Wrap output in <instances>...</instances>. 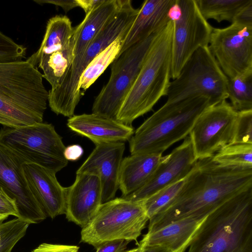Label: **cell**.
<instances>
[{
  "label": "cell",
  "instance_id": "1",
  "mask_svg": "<svg viewBox=\"0 0 252 252\" xmlns=\"http://www.w3.org/2000/svg\"><path fill=\"white\" fill-rule=\"evenodd\" d=\"M212 157L197 160L176 197L149 219L147 233L187 217L209 215L252 187V167L221 165Z\"/></svg>",
  "mask_w": 252,
  "mask_h": 252
},
{
  "label": "cell",
  "instance_id": "2",
  "mask_svg": "<svg viewBox=\"0 0 252 252\" xmlns=\"http://www.w3.org/2000/svg\"><path fill=\"white\" fill-rule=\"evenodd\" d=\"M43 78L27 61L0 63V124L18 127L43 122L49 96Z\"/></svg>",
  "mask_w": 252,
  "mask_h": 252
},
{
  "label": "cell",
  "instance_id": "3",
  "mask_svg": "<svg viewBox=\"0 0 252 252\" xmlns=\"http://www.w3.org/2000/svg\"><path fill=\"white\" fill-rule=\"evenodd\" d=\"M188 252H252V187L210 213Z\"/></svg>",
  "mask_w": 252,
  "mask_h": 252
},
{
  "label": "cell",
  "instance_id": "4",
  "mask_svg": "<svg viewBox=\"0 0 252 252\" xmlns=\"http://www.w3.org/2000/svg\"><path fill=\"white\" fill-rule=\"evenodd\" d=\"M174 21L171 19L156 34L139 75L124 101L117 120L131 126L151 111L163 96L170 82Z\"/></svg>",
  "mask_w": 252,
  "mask_h": 252
},
{
  "label": "cell",
  "instance_id": "5",
  "mask_svg": "<svg viewBox=\"0 0 252 252\" xmlns=\"http://www.w3.org/2000/svg\"><path fill=\"white\" fill-rule=\"evenodd\" d=\"M211 105L203 96L165 103L134 132L129 140L131 155L162 154L187 137L197 119Z\"/></svg>",
  "mask_w": 252,
  "mask_h": 252
},
{
  "label": "cell",
  "instance_id": "6",
  "mask_svg": "<svg viewBox=\"0 0 252 252\" xmlns=\"http://www.w3.org/2000/svg\"><path fill=\"white\" fill-rule=\"evenodd\" d=\"M139 9L135 8L130 0H121L116 12L88 46L73 76L64 84L48 92V102L53 112L69 118L74 115L82 98L78 91V84L82 73L100 53L131 27Z\"/></svg>",
  "mask_w": 252,
  "mask_h": 252
},
{
  "label": "cell",
  "instance_id": "7",
  "mask_svg": "<svg viewBox=\"0 0 252 252\" xmlns=\"http://www.w3.org/2000/svg\"><path fill=\"white\" fill-rule=\"evenodd\" d=\"M149 219L143 201L123 197L102 203L81 231V241L94 248L109 241H137Z\"/></svg>",
  "mask_w": 252,
  "mask_h": 252
},
{
  "label": "cell",
  "instance_id": "8",
  "mask_svg": "<svg viewBox=\"0 0 252 252\" xmlns=\"http://www.w3.org/2000/svg\"><path fill=\"white\" fill-rule=\"evenodd\" d=\"M227 83V77L208 46L201 47L186 62L178 76L170 81L165 103L203 96L213 105L228 98Z\"/></svg>",
  "mask_w": 252,
  "mask_h": 252
},
{
  "label": "cell",
  "instance_id": "9",
  "mask_svg": "<svg viewBox=\"0 0 252 252\" xmlns=\"http://www.w3.org/2000/svg\"><path fill=\"white\" fill-rule=\"evenodd\" d=\"M0 143L25 163L37 164L56 174L68 163L62 138L50 124L4 126L0 129Z\"/></svg>",
  "mask_w": 252,
  "mask_h": 252
},
{
  "label": "cell",
  "instance_id": "10",
  "mask_svg": "<svg viewBox=\"0 0 252 252\" xmlns=\"http://www.w3.org/2000/svg\"><path fill=\"white\" fill-rule=\"evenodd\" d=\"M157 33L130 46L112 63L109 80L95 98L92 113L117 120Z\"/></svg>",
  "mask_w": 252,
  "mask_h": 252
},
{
  "label": "cell",
  "instance_id": "11",
  "mask_svg": "<svg viewBox=\"0 0 252 252\" xmlns=\"http://www.w3.org/2000/svg\"><path fill=\"white\" fill-rule=\"evenodd\" d=\"M173 10L171 77L173 80L197 49L208 46L213 28L202 16L195 0H176Z\"/></svg>",
  "mask_w": 252,
  "mask_h": 252
},
{
  "label": "cell",
  "instance_id": "12",
  "mask_svg": "<svg viewBox=\"0 0 252 252\" xmlns=\"http://www.w3.org/2000/svg\"><path fill=\"white\" fill-rule=\"evenodd\" d=\"M237 117L238 112L226 100L200 115L189 133L197 160L212 157L233 143Z\"/></svg>",
  "mask_w": 252,
  "mask_h": 252
},
{
  "label": "cell",
  "instance_id": "13",
  "mask_svg": "<svg viewBox=\"0 0 252 252\" xmlns=\"http://www.w3.org/2000/svg\"><path fill=\"white\" fill-rule=\"evenodd\" d=\"M208 48L228 79L252 71V26L213 28Z\"/></svg>",
  "mask_w": 252,
  "mask_h": 252
},
{
  "label": "cell",
  "instance_id": "14",
  "mask_svg": "<svg viewBox=\"0 0 252 252\" xmlns=\"http://www.w3.org/2000/svg\"><path fill=\"white\" fill-rule=\"evenodd\" d=\"M24 163L0 143V187L15 200L18 218L29 224L38 223L47 216L29 188L23 172Z\"/></svg>",
  "mask_w": 252,
  "mask_h": 252
},
{
  "label": "cell",
  "instance_id": "15",
  "mask_svg": "<svg viewBox=\"0 0 252 252\" xmlns=\"http://www.w3.org/2000/svg\"><path fill=\"white\" fill-rule=\"evenodd\" d=\"M184 139L181 145L163 156L153 175L143 187L123 198L143 201L161 189L185 179L192 170L197 159L189 136Z\"/></svg>",
  "mask_w": 252,
  "mask_h": 252
},
{
  "label": "cell",
  "instance_id": "16",
  "mask_svg": "<svg viewBox=\"0 0 252 252\" xmlns=\"http://www.w3.org/2000/svg\"><path fill=\"white\" fill-rule=\"evenodd\" d=\"M125 149L124 142L95 145V147L77 170L97 176L102 189V203L114 198L119 189V173Z\"/></svg>",
  "mask_w": 252,
  "mask_h": 252
},
{
  "label": "cell",
  "instance_id": "17",
  "mask_svg": "<svg viewBox=\"0 0 252 252\" xmlns=\"http://www.w3.org/2000/svg\"><path fill=\"white\" fill-rule=\"evenodd\" d=\"M102 204V189L95 175L77 173L74 183L66 188V218L82 228L96 213Z\"/></svg>",
  "mask_w": 252,
  "mask_h": 252
},
{
  "label": "cell",
  "instance_id": "18",
  "mask_svg": "<svg viewBox=\"0 0 252 252\" xmlns=\"http://www.w3.org/2000/svg\"><path fill=\"white\" fill-rule=\"evenodd\" d=\"M22 167L31 191L47 216L54 219L65 214L66 188L59 183L56 173L33 163Z\"/></svg>",
  "mask_w": 252,
  "mask_h": 252
},
{
  "label": "cell",
  "instance_id": "19",
  "mask_svg": "<svg viewBox=\"0 0 252 252\" xmlns=\"http://www.w3.org/2000/svg\"><path fill=\"white\" fill-rule=\"evenodd\" d=\"M67 126L95 145L125 142L129 140L134 132L131 126L93 113L73 115L68 119Z\"/></svg>",
  "mask_w": 252,
  "mask_h": 252
},
{
  "label": "cell",
  "instance_id": "20",
  "mask_svg": "<svg viewBox=\"0 0 252 252\" xmlns=\"http://www.w3.org/2000/svg\"><path fill=\"white\" fill-rule=\"evenodd\" d=\"M176 0H146L139 9L118 57L126 49L152 34L158 32L172 19Z\"/></svg>",
  "mask_w": 252,
  "mask_h": 252
},
{
  "label": "cell",
  "instance_id": "21",
  "mask_svg": "<svg viewBox=\"0 0 252 252\" xmlns=\"http://www.w3.org/2000/svg\"><path fill=\"white\" fill-rule=\"evenodd\" d=\"M208 215L187 217L144 235L140 243L158 245L172 252H185Z\"/></svg>",
  "mask_w": 252,
  "mask_h": 252
},
{
  "label": "cell",
  "instance_id": "22",
  "mask_svg": "<svg viewBox=\"0 0 252 252\" xmlns=\"http://www.w3.org/2000/svg\"><path fill=\"white\" fill-rule=\"evenodd\" d=\"M162 154H134L123 158L119 179L121 197L132 194L150 180L163 158Z\"/></svg>",
  "mask_w": 252,
  "mask_h": 252
},
{
  "label": "cell",
  "instance_id": "23",
  "mask_svg": "<svg viewBox=\"0 0 252 252\" xmlns=\"http://www.w3.org/2000/svg\"><path fill=\"white\" fill-rule=\"evenodd\" d=\"M76 29L66 16L56 15L48 21L40 46L28 58L34 59L63 50L75 41Z\"/></svg>",
  "mask_w": 252,
  "mask_h": 252
},
{
  "label": "cell",
  "instance_id": "24",
  "mask_svg": "<svg viewBox=\"0 0 252 252\" xmlns=\"http://www.w3.org/2000/svg\"><path fill=\"white\" fill-rule=\"evenodd\" d=\"M130 28L100 53L83 71L78 84V91L82 97L106 68L118 57Z\"/></svg>",
  "mask_w": 252,
  "mask_h": 252
},
{
  "label": "cell",
  "instance_id": "25",
  "mask_svg": "<svg viewBox=\"0 0 252 252\" xmlns=\"http://www.w3.org/2000/svg\"><path fill=\"white\" fill-rule=\"evenodd\" d=\"M198 8L206 20L213 19L231 23L238 13L252 0H195Z\"/></svg>",
  "mask_w": 252,
  "mask_h": 252
},
{
  "label": "cell",
  "instance_id": "26",
  "mask_svg": "<svg viewBox=\"0 0 252 252\" xmlns=\"http://www.w3.org/2000/svg\"><path fill=\"white\" fill-rule=\"evenodd\" d=\"M228 98L237 112L252 110V71L228 79Z\"/></svg>",
  "mask_w": 252,
  "mask_h": 252
},
{
  "label": "cell",
  "instance_id": "27",
  "mask_svg": "<svg viewBox=\"0 0 252 252\" xmlns=\"http://www.w3.org/2000/svg\"><path fill=\"white\" fill-rule=\"evenodd\" d=\"M217 163L224 166L252 167V144L231 143L212 157Z\"/></svg>",
  "mask_w": 252,
  "mask_h": 252
},
{
  "label": "cell",
  "instance_id": "28",
  "mask_svg": "<svg viewBox=\"0 0 252 252\" xmlns=\"http://www.w3.org/2000/svg\"><path fill=\"white\" fill-rule=\"evenodd\" d=\"M30 224L18 218L0 223V252H11L26 234Z\"/></svg>",
  "mask_w": 252,
  "mask_h": 252
},
{
  "label": "cell",
  "instance_id": "29",
  "mask_svg": "<svg viewBox=\"0 0 252 252\" xmlns=\"http://www.w3.org/2000/svg\"><path fill=\"white\" fill-rule=\"evenodd\" d=\"M185 179L167 186L143 200L149 219L168 205L178 195L182 188Z\"/></svg>",
  "mask_w": 252,
  "mask_h": 252
},
{
  "label": "cell",
  "instance_id": "30",
  "mask_svg": "<svg viewBox=\"0 0 252 252\" xmlns=\"http://www.w3.org/2000/svg\"><path fill=\"white\" fill-rule=\"evenodd\" d=\"M26 48L0 32V63L22 61Z\"/></svg>",
  "mask_w": 252,
  "mask_h": 252
},
{
  "label": "cell",
  "instance_id": "31",
  "mask_svg": "<svg viewBox=\"0 0 252 252\" xmlns=\"http://www.w3.org/2000/svg\"><path fill=\"white\" fill-rule=\"evenodd\" d=\"M233 143L252 144V110L238 112Z\"/></svg>",
  "mask_w": 252,
  "mask_h": 252
},
{
  "label": "cell",
  "instance_id": "32",
  "mask_svg": "<svg viewBox=\"0 0 252 252\" xmlns=\"http://www.w3.org/2000/svg\"><path fill=\"white\" fill-rule=\"evenodd\" d=\"M0 214L12 215L19 218V213L15 200L0 187Z\"/></svg>",
  "mask_w": 252,
  "mask_h": 252
},
{
  "label": "cell",
  "instance_id": "33",
  "mask_svg": "<svg viewBox=\"0 0 252 252\" xmlns=\"http://www.w3.org/2000/svg\"><path fill=\"white\" fill-rule=\"evenodd\" d=\"M129 242L125 240L106 241L95 247V252H124Z\"/></svg>",
  "mask_w": 252,
  "mask_h": 252
},
{
  "label": "cell",
  "instance_id": "34",
  "mask_svg": "<svg viewBox=\"0 0 252 252\" xmlns=\"http://www.w3.org/2000/svg\"><path fill=\"white\" fill-rule=\"evenodd\" d=\"M79 248L76 246L43 243L32 252H79Z\"/></svg>",
  "mask_w": 252,
  "mask_h": 252
},
{
  "label": "cell",
  "instance_id": "35",
  "mask_svg": "<svg viewBox=\"0 0 252 252\" xmlns=\"http://www.w3.org/2000/svg\"><path fill=\"white\" fill-rule=\"evenodd\" d=\"M252 26V2L244 7L236 16L232 23Z\"/></svg>",
  "mask_w": 252,
  "mask_h": 252
},
{
  "label": "cell",
  "instance_id": "36",
  "mask_svg": "<svg viewBox=\"0 0 252 252\" xmlns=\"http://www.w3.org/2000/svg\"><path fill=\"white\" fill-rule=\"evenodd\" d=\"M38 4H52L61 7L67 13L72 9L79 7L77 0H34Z\"/></svg>",
  "mask_w": 252,
  "mask_h": 252
},
{
  "label": "cell",
  "instance_id": "37",
  "mask_svg": "<svg viewBox=\"0 0 252 252\" xmlns=\"http://www.w3.org/2000/svg\"><path fill=\"white\" fill-rule=\"evenodd\" d=\"M83 152V149L81 146L74 144L65 147L64 156L67 161H75L81 158Z\"/></svg>",
  "mask_w": 252,
  "mask_h": 252
},
{
  "label": "cell",
  "instance_id": "38",
  "mask_svg": "<svg viewBox=\"0 0 252 252\" xmlns=\"http://www.w3.org/2000/svg\"><path fill=\"white\" fill-rule=\"evenodd\" d=\"M105 0H77L79 7L82 8L86 15L104 2Z\"/></svg>",
  "mask_w": 252,
  "mask_h": 252
},
{
  "label": "cell",
  "instance_id": "39",
  "mask_svg": "<svg viewBox=\"0 0 252 252\" xmlns=\"http://www.w3.org/2000/svg\"><path fill=\"white\" fill-rule=\"evenodd\" d=\"M140 252H172L167 248L158 245H149L139 243Z\"/></svg>",
  "mask_w": 252,
  "mask_h": 252
},
{
  "label": "cell",
  "instance_id": "40",
  "mask_svg": "<svg viewBox=\"0 0 252 252\" xmlns=\"http://www.w3.org/2000/svg\"><path fill=\"white\" fill-rule=\"evenodd\" d=\"M140 251H141V246L138 244V246L137 248L127 251L126 252H140Z\"/></svg>",
  "mask_w": 252,
  "mask_h": 252
},
{
  "label": "cell",
  "instance_id": "41",
  "mask_svg": "<svg viewBox=\"0 0 252 252\" xmlns=\"http://www.w3.org/2000/svg\"><path fill=\"white\" fill-rule=\"evenodd\" d=\"M8 216L0 214V223L2 222L3 220H5L8 218Z\"/></svg>",
  "mask_w": 252,
  "mask_h": 252
},
{
  "label": "cell",
  "instance_id": "42",
  "mask_svg": "<svg viewBox=\"0 0 252 252\" xmlns=\"http://www.w3.org/2000/svg\"></svg>",
  "mask_w": 252,
  "mask_h": 252
}]
</instances>
